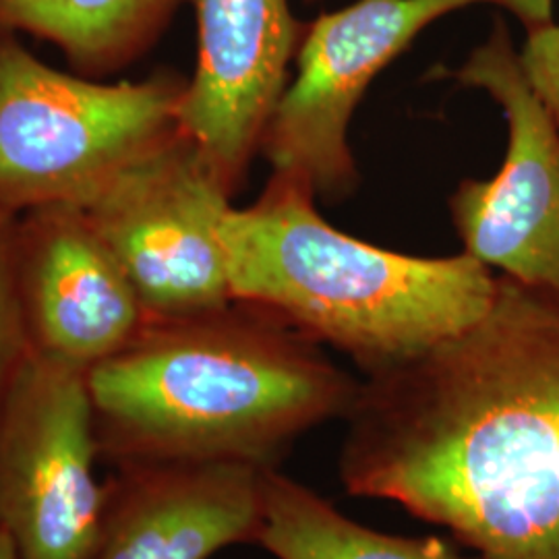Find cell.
<instances>
[{
	"label": "cell",
	"instance_id": "1",
	"mask_svg": "<svg viewBox=\"0 0 559 559\" xmlns=\"http://www.w3.org/2000/svg\"><path fill=\"white\" fill-rule=\"evenodd\" d=\"M340 480L480 559H559V300L498 274L477 323L360 381Z\"/></svg>",
	"mask_w": 559,
	"mask_h": 559
},
{
	"label": "cell",
	"instance_id": "2",
	"mask_svg": "<svg viewBox=\"0 0 559 559\" xmlns=\"http://www.w3.org/2000/svg\"><path fill=\"white\" fill-rule=\"evenodd\" d=\"M102 459L117 468L237 462L278 468L313 427L344 419L360 381L276 313L230 300L145 320L87 373Z\"/></svg>",
	"mask_w": 559,
	"mask_h": 559
},
{
	"label": "cell",
	"instance_id": "3",
	"mask_svg": "<svg viewBox=\"0 0 559 559\" xmlns=\"http://www.w3.org/2000/svg\"><path fill=\"white\" fill-rule=\"evenodd\" d=\"M316 200L272 175L251 205L228 210L222 242L233 300L338 348L365 378L456 336L491 307L498 274L473 255L381 249L340 233Z\"/></svg>",
	"mask_w": 559,
	"mask_h": 559
},
{
	"label": "cell",
	"instance_id": "4",
	"mask_svg": "<svg viewBox=\"0 0 559 559\" xmlns=\"http://www.w3.org/2000/svg\"><path fill=\"white\" fill-rule=\"evenodd\" d=\"M185 75L106 83L41 62L0 32V210L83 205L179 129Z\"/></svg>",
	"mask_w": 559,
	"mask_h": 559
},
{
	"label": "cell",
	"instance_id": "5",
	"mask_svg": "<svg viewBox=\"0 0 559 559\" xmlns=\"http://www.w3.org/2000/svg\"><path fill=\"white\" fill-rule=\"evenodd\" d=\"M230 200L179 127L81 210L131 280L145 318L166 320L233 300L222 242Z\"/></svg>",
	"mask_w": 559,
	"mask_h": 559
},
{
	"label": "cell",
	"instance_id": "6",
	"mask_svg": "<svg viewBox=\"0 0 559 559\" xmlns=\"http://www.w3.org/2000/svg\"><path fill=\"white\" fill-rule=\"evenodd\" d=\"M85 369L29 350L0 404V531L20 559H94L108 489Z\"/></svg>",
	"mask_w": 559,
	"mask_h": 559
},
{
	"label": "cell",
	"instance_id": "7",
	"mask_svg": "<svg viewBox=\"0 0 559 559\" xmlns=\"http://www.w3.org/2000/svg\"><path fill=\"white\" fill-rule=\"evenodd\" d=\"M498 0H357L305 23L288 81L265 127L260 154L272 175L325 201L359 185L350 122L369 85L425 27L448 13Z\"/></svg>",
	"mask_w": 559,
	"mask_h": 559
},
{
	"label": "cell",
	"instance_id": "8",
	"mask_svg": "<svg viewBox=\"0 0 559 559\" xmlns=\"http://www.w3.org/2000/svg\"><path fill=\"white\" fill-rule=\"evenodd\" d=\"M485 92L503 112L508 150L493 179L462 180L450 198L464 253L559 300V133L531 90L503 20L459 69H436Z\"/></svg>",
	"mask_w": 559,
	"mask_h": 559
},
{
	"label": "cell",
	"instance_id": "9",
	"mask_svg": "<svg viewBox=\"0 0 559 559\" xmlns=\"http://www.w3.org/2000/svg\"><path fill=\"white\" fill-rule=\"evenodd\" d=\"M13 249L32 353L90 371L138 336L140 297L81 205L23 212Z\"/></svg>",
	"mask_w": 559,
	"mask_h": 559
},
{
	"label": "cell",
	"instance_id": "10",
	"mask_svg": "<svg viewBox=\"0 0 559 559\" xmlns=\"http://www.w3.org/2000/svg\"><path fill=\"white\" fill-rule=\"evenodd\" d=\"M198 60L179 127L235 195L290 81L305 23L288 0H193Z\"/></svg>",
	"mask_w": 559,
	"mask_h": 559
},
{
	"label": "cell",
	"instance_id": "11",
	"mask_svg": "<svg viewBox=\"0 0 559 559\" xmlns=\"http://www.w3.org/2000/svg\"><path fill=\"white\" fill-rule=\"evenodd\" d=\"M265 473L237 462L119 468L94 559H212L255 543Z\"/></svg>",
	"mask_w": 559,
	"mask_h": 559
},
{
	"label": "cell",
	"instance_id": "12",
	"mask_svg": "<svg viewBox=\"0 0 559 559\" xmlns=\"http://www.w3.org/2000/svg\"><path fill=\"white\" fill-rule=\"evenodd\" d=\"M182 0H0V32L59 48L75 73L104 80L143 59Z\"/></svg>",
	"mask_w": 559,
	"mask_h": 559
},
{
	"label": "cell",
	"instance_id": "13",
	"mask_svg": "<svg viewBox=\"0 0 559 559\" xmlns=\"http://www.w3.org/2000/svg\"><path fill=\"white\" fill-rule=\"evenodd\" d=\"M258 545L276 559H480L440 537H399L338 512L299 480L267 468Z\"/></svg>",
	"mask_w": 559,
	"mask_h": 559
},
{
	"label": "cell",
	"instance_id": "14",
	"mask_svg": "<svg viewBox=\"0 0 559 559\" xmlns=\"http://www.w3.org/2000/svg\"><path fill=\"white\" fill-rule=\"evenodd\" d=\"M15 214L0 210V404L29 355L15 274Z\"/></svg>",
	"mask_w": 559,
	"mask_h": 559
},
{
	"label": "cell",
	"instance_id": "15",
	"mask_svg": "<svg viewBox=\"0 0 559 559\" xmlns=\"http://www.w3.org/2000/svg\"><path fill=\"white\" fill-rule=\"evenodd\" d=\"M519 59L524 78L559 133V23L551 21L526 32Z\"/></svg>",
	"mask_w": 559,
	"mask_h": 559
},
{
	"label": "cell",
	"instance_id": "16",
	"mask_svg": "<svg viewBox=\"0 0 559 559\" xmlns=\"http://www.w3.org/2000/svg\"><path fill=\"white\" fill-rule=\"evenodd\" d=\"M498 7L519 17L526 32L554 21V0H498Z\"/></svg>",
	"mask_w": 559,
	"mask_h": 559
},
{
	"label": "cell",
	"instance_id": "17",
	"mask_svg": "<svg viewBox=\"0 0 559 559\" xmlns=\"http://www.w3.org/2000/svg\"><path fill=\"white\" fill-rule=\"evenodd\" d=\"M0 559H20L13 540L9 539V535L2 531H0Z\"/></svg>",
	"mask_w": 559,
	"mask_h": 559
},
{
	"label": "cell",
	"instance_id": "18",
	"mask_svg": "<svg viewBox=\"0 0 559 559\" xmlns=\"http://www.w3.org/2000/svg\"><path fill=\"white\" fill-rule=\"evenodd\" d=\"M307 2H320V0H307Z\"/></svg>",
	"mask_w": 559,
	"mask_h": 559
}]
</instances>
